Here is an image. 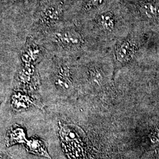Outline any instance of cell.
Masks as SVG:
<instances>
[{
    "mask_svg": "<svg viewBox=\"0 0 159 159\" xmlns=\"http://www.w3.org/2000/svg\"><path fill=\"white\" fill-rule=\"evenodd\" d=\"M47 50L71 58L93 49L96 44L75 21H68L46 34L40 40Z\"/></svg>",
    "mask_w": 159,
    "mask_h": 159,
    "instance_id": "6da1fadb",
    "label": "cell"
},
{
    "mask_svg": "<svg viewBox=\"0 0 159 159\" xmlns=\"http://www.w3.org/2000/svg\"><path fill=\"white\" fill-rule=\"evenodd\" d=\"M75 0H51L34 12L28 35L40 41L44 36L68 21Z\"/></svg>",
    "mask_w": 159,
    "mask_h": 159,
    "instance_id": "7a4b0ae2",
    "label": "cell"
},
{
    "mask_svg": "<svg viewBox=\"0 0 159 159\" xmlns=\"http://www.w3.org/2000/svg\"><path fill=\"white\" fill-rule=\"evenodd\" d=\"M119 14L107 7L77 21L84 32L96 44L114 34L121 28Z\"/></svg>",
    "mask_w": 159,
    "mask_h": 159,
    "instance_id": "3957f363",
    "label": "cell"
},
{
    "mask_svg": "<svg viewBox=\"0 0 159 159\" xmlns=\"http://www.w3.org/2000/svg\"><path fill=\"white\" fill-rule=\"evenodd\" d=\"M47 53L41 41L27 35L20 52L21 64L37 66L45 58Z\"/></svg>",
    "mask_w": 159,
    "mask_h": 159,
    "instance_id": "277c9868",
    "label": "cell"
},
{
    "mask_svg": "<svg viewBox=\"0 0 159 159\" xmlns=\"http://www.w3.org/2000/svg\"><path fill=\"white\" fill-rule=\"evenodd\" d=\"M110 0H75L70 12L71 21H79L108 7Z\"/></svg>",
    "mask_w": 159,
    "mask_h": 159,
    "instance_id": "5b68a950",
    "label": "cell"
},
{
    "mask_svg": "<svg viewBox=\"0 0 159 159\" xmlns=\"http://www.w3.org/2000/svg\"><path fill=\"white\" fill-rule=\"evenodd\" d=\"M136 48V44L133 39L127 38L121 41L115 48V60L119 65H123L129 62L133 57Z\"/></svg>",
    "mask_w": 159,
    "mask_h": 159,
    "instance_id": "8992f818",
    "label": "cell"
},
{
    "mask_svg": "<svg viewBox=\"0 0 159 159\" xmlns=\"http://www.w3.org/2000/svg\"><path fill=\"white\" fill-rule=\"evenodd\" d=\"M12 104L17 110H23L29 108L32 105L39 106V103L28 95L16 93L12 98Z\"/></svg>",
    "mask_w": 159,
    "mask_h": 159,
    "instance_id": "52a82bcc",
    "label": "cell"
},
{
    "mask_svg": "<svg viewBox=\"0 0 159 159\" xmlns=\"http://www.w3.org/2000/svg\"><path fill=\"white\" fill-rule=\"evenodd\" d=\"M7 143L8 146H11L18 143L27 142L26 134L25 130L22 127L15 125L8 131L7 135Z\"/></svg>",
    "mask_w": 159,
    "mask_h": 159,
    "instance_id": "ba28073f",
    "label": "cell"
},
{
    "mask_svg": "<svg viewBox=\"0 0 159 159\" xmlns=\"http://www.w3.org/2000/svg\"><path fill=\"white\" fill-rule=\"evenodd\" d=\"M25 146L27 150L31 153L48 158L50 157L44 143L38 139L32 138L30 140H27L25 143Z\"/></svg>",
    "mask_w": 159,
    "mask_h": 159,
    "instance_id": "9c48e42d",
    "label": "cell"
}]
</instances>
